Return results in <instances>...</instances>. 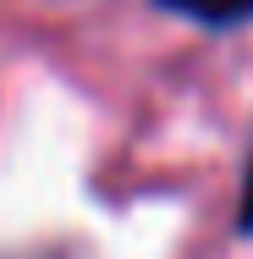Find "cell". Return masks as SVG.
I'll use <instances>...</instances> for the list:
<instances>
[{
	"label": "cell",
	"instance_id": "6da1fadb",
	"mask_svg": "<svg viewBox=\"0 0 253 259\" xmlns=\"http://www.w3.org/2000/svg\"><path fill=\"white\" fill-rule=\"evenodd\" d=\"M165 11H182L193 22H209V28H237V22H253V0H160Z\"/></svg>",
	"mask_w": 253,
	"mask_h": 259
},
{
	"label": "cell",
	"instance_id": "7a4b0ae2",
	"mask_svg": "<svg viewBox=\"0 0 253 259\" xmlns=\"http://www.w3.org/2000/svg\"><path fill=\"white\" fill-rule=\"evenodd\" d=\"M242 232H253V171H248V193H242Z\"/></svg>",
	"mask_w": 253,
	"mask_h": 259
}]
</instances>
